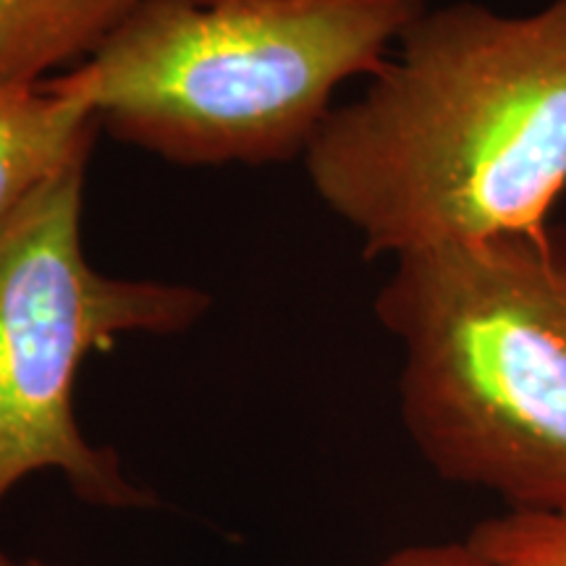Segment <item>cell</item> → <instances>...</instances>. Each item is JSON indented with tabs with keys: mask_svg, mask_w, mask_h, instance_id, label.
Returning <instances> with one entry per match:
<instances>
[{
	"mask_svg": "<svg viewBox=\"0 0 566 566\" xmlns=\"http://www.w3.org/2000/svg\"><path fill=\"white\" fill-rule=\"evenodd\" d=\"M302 160L365 258L548 226L566 195V0L424 9Z\"/></svg>",
	"mask_w": 566,
	"mask_h": 566,
	"instance_id": "6da1fadb",
	"label": "cell"
},
{
	"mask_svg": "<svg viewBox=\"0 0 566 566\" xmlns=\"http://www.w3.org/2000/svg\"><path fill=\"white\" fill-rule=\"evenodd\" d=\"M375 315L430 470L506 512L566 514V229L401 254Z\"/></svg>",
	"mask_w": 566,
	"mask_h": 566,
	"instance_id": "7a4b0ae2",
	"label": "cell"
},
{
	"mask_svg": "<svg viewBox=\"0 0 566 566\" xmlns=\"http://www.w3.org/2000/svg\"><path fill=\"white\" fill-rule=\"evenodd\" d=\"M428 0H139L59 80L118 139L184 166L304 158Z\"/></svg>",
	"mask_w": 566,
	"mask_h": 566,
	"instance_id": "3957f363",
	"label": "cell"
},
{
	"mask_svg": "<svg viewBox=\"0 0 566 566\" xmlns=\"http://www.w3.org/2000/svg\"><path fill=\"white\" fill-rule=\"evenodd\" d=\"M84 174L76 163L0 223V506L21 480L61 472L84 504L142 509L122 459L87 441L74 409L92 352L134 334L192 328L208 294L187 283L95 271L82 244ZM17 558L0 546V566Z\"/></svg>",
	"mask_w": 566,
	"mask_h": 566,
	"instance_id": "277c9868",
	"label": "cell"
},
{
	"mask_svg": "<svg viewBox=\"0 0 566 566\" xmlns=\"http://www.w3.org/2000/svg\"><path fill=\"white\" fill-rule=\"evenodd\" d=\"M101 118L61 80L0 87V223L90 160Z\"/></svg>",
	"mask_w": 566,
	"mask_h": 566,
	"instance_id": "5b68a950",
	"label": "cell"
},
{
	"mask_svg": "<svg viewBox=\"0 0 566 566\" xmlns=\"http://www.w3.org/2000/svg\"><path fill=\"white\" fill-rule=\"evenodd\" d=\"M139 0H0V87L87 61Z\"/></svg>",
	"mask_w": 566,
	"mask_h": 566,
	"instance_id": "8992f818",
	"label": "cell"
},
{
	"mask_svg": "<svg viewBox=\"0 0 566 566\" xmlns=\"http://www.w3.org/2000/svg\"><path fill=\"white\" fill-rule=\"evenodd\" d=\"M464 541L501 566H566V514L504 512L478 522Z\"/></svg>",
	"mask_w": 566,
	"mask_h": 566,
	"instance_id": "52a82bcc",
	"label": "cell"
},
{
	"mask_svg": "<svg viewBox=\"0 0 566 566\" xmlns=\"http://www.w3.org/2000/svg\"><path fill=\"white\" fill-rule=\"evenodd\" d=\"M378 566H501L478 554L467 541L449 543H415L394 551Z\"/></svg>",
	"mask_w": 566,
	"mask_h": 566,
	"instance_id": "ba28073f",
	"label": "cell"
},
{
	"mask_svg": "<svg viewBox=\"0 0 566 566\" xmlns=\"http://www.w3.org/2000/svg\"><path fill=\"white\" fill-rule=\"evenodd\" d=\"M13 566H61V564H53V562H45V558H17V564Z\"/></svg>",
	"mask_w": 566,
	"mask_h": 566,
	"instance_id": "9c48e42d",
	"label": "cell"
},
{
	"mask_svg": "<svg viewBox=\"0 0 566 566\" xmlns=\"http://www.w3.org/2000/svg\"><path fill=\"white\" fill-rule=\"evenodd\" d=\"M197 3H218V0H197Z\"/></svg>",
	"mask_w": 566,
	"mask_h": 566,
	"instance_id": "30bf717a",
	"label": "cell"
}]
</instances>
